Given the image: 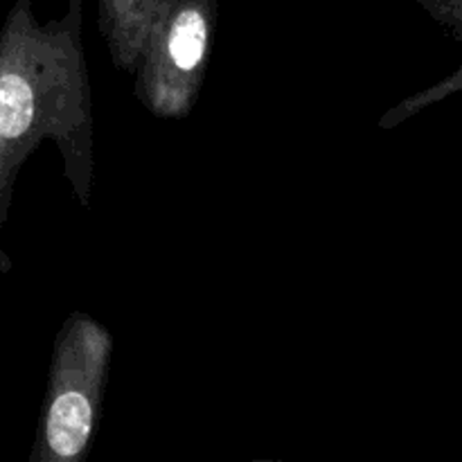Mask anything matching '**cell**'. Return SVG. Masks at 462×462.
Wrapping results in <instances>:
<instances>
[{
    "mask_svg": "<svg viewBox=\"0 0 462 462\" xmlns=\"http://www.w3.org/2000/svg\"><path fill=\"white\" fill-rule=\"evenodd\" d=\"M84 0H68L59 21L39 23L32 0H16L0 27V273L12 269L3 228L21 167L45 138L63 158L84 208L93 188V104L84 41Z\"/></svg>",
    "mask_w": 462,
    "mask_h": 462,
    "instance_id": "6da1fadb",
    "label": "cell"
},
{
    "mask_svg": "<svg viewBox=\"0 0 462 462\" xmlns=\"http://www.w3.org/2000/svg\"><path fill=\"white\" fill-rule=\"evenodd\" d=\"M111 355V334L93 316L72 311L63 320L54 338L32 462H77L88 454L102 418Z\"/></svg>",
    "mask_w": 462,
    "mask_h": 462,
    "instance_id": "7a4b0ae2",
    "label": "cell"
},
{
    "mask_svg": "<svg viewBox=\"0 0 462 462\" xmlns=\"http://www.w3.org/2000/svg\"><path fill=\"white\" fill-rule=\"evenodd\" d=\"M217 0H176L149 30L135 61V97L162 120L192 111L210 59Z\"/></svg>",
    "mask_w": 462,
    "mask_h": 462,
    "instance_id": "3957f363",
    "label": "cell"
},
{
    "mask_svg": "<svg viewBox=\"0 0 462 462\" xmlns=\"http://www.w3.org/2000/svg\"><path fill=\"white\" fill-rule=\"evenodd\" d=\"M176 0H117L111 18L99 27L113 63L131 72L149 30L174 7Z\"/></svg>",
    "mask_w": 462,
    "mask_h": 462,
    "instance_id": "277c9868",
    "label": "cell"
},
{
    "mask_svg": "<svg viewBox=\"0 0 462 462\" xmlns=\"http://www.w3.org/2000/svg\"><path fill=\"white\" fill-rule=\"evenodd\" d=\"M460 90H462V63L460 68H456V70L447 77V79L438 81V84H433L431 88H424L420 90V93L411 95V97L402 99L397 106H393L391 111L383 113V117L379 120V129H393V126H400L402 122L411 120V117L418 116L420 111L429 108L431 104L442 102V99H447L454 93H460Z\"/></svg>",
    "mask_w": 462,
    "mask_h": 462,
    "instance_id": "5b68a950",
    "label": "cell"
},
{
    "mask_svg": "<svg viewBox=\"0 0 462 462\" xmlns=\"http://www.w3.org/2000/svg\"><path fill=\"white\" fill-rule=\"evenodd\" d=\"M424 12L462 43V0H418Z\"/></svg>",
    "mask_w": 462,
    "mask_h": 462,
    "instance_id": "8992f818",
    "label": "cell"
},
{
    "mask_svg": "<svg viewBox=\"0 0 462 462\" xmlns=\"http://www.w3.org/2000/svg\"><path fill=\"white\" fill-rule=\"evenodd\" d=\"M117 0H97V21H99V27L104 25V23L111 18L113 9H116Z\"/></svg>",
    "mask_w": 462,
    "mask_h": 462,
    "instance_id": "52a82bcc",
    "label": "cell"
}]
</instances>
